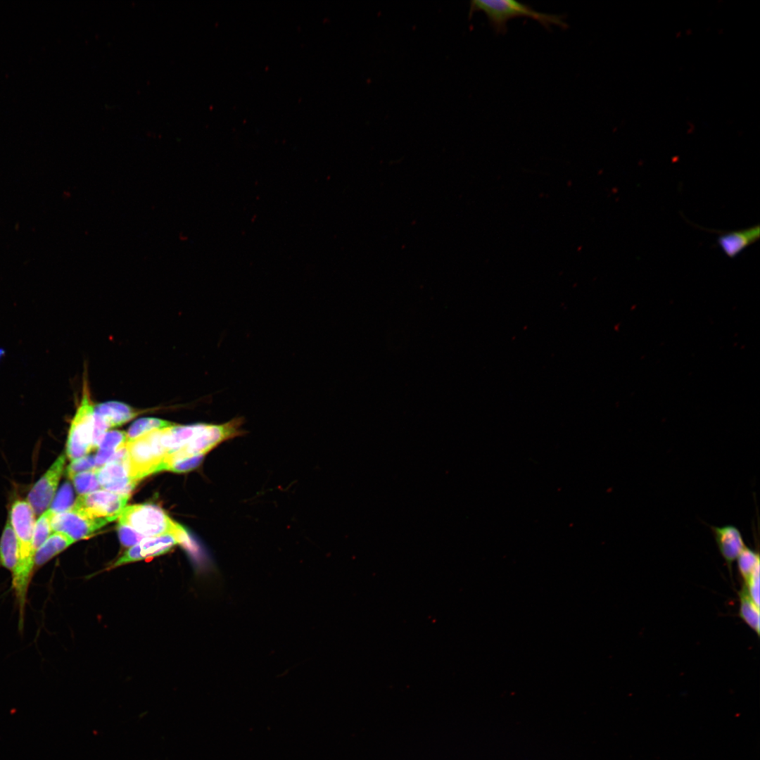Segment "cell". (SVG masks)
I'll return each instance as SVG.
<instances>
[{"label": "cell", "mask_w": 760, "mask_h": 760, "mask_svg": "<svg viewBox=\"0 0 760 760\" xmlns=\"http://www.w3.org/2000/svg\"><path fill=\"white\" fill-rule=\"evenodd\" d=\"M9 521L19 548V562L12 575V588L18 605L19 626H23L29 584L34 569L33 533L35 514L27 501L18 500L12 505Z\"/></svg>", "instance_id": "6da1fadb"}, {"label": "cell", "mask_w": 760, "mask_h": 760, "mask_svg": "<svg viewBox=\"0 0 760 760\" xmlns=\"http://www.w3.org/2000/svg\"><path fill=\"white\" fill-rule=\"evenodd\" d=\"M482 11L497 34H505L507 22L514 18L526 17L538 22L546 29L558 26L566 29L568 25L562 15L550 14L534 10L528 5L513 0H476L470 5V13Z\"/></svg>", "instance_id": "7a4b0ae2"}, {"label": "cell", "mask_w": 760, "mask_h": 760, "mask_svg": "<svg viewBox=\"0 0 760 760\" xmlns=\"http://www.w3.org/2000/svg\"><path fill=\"white\" fill-rule=\"evenodd\" d=\"M118 519V523L129 526L145 537L172 534L184 545L191 547L186 530L157 505L139 504L125 507Z\"/></svg>", "instance_id": "3957f363"}, {"label": "cell", "mask_w": 760, "mask_h": 760, "mask_svg": "<svg viewBox=\"0 0 760 760\" xmlns=\"http://www.w3.org/2000/svg\"><path fill=\"white\" fill-rule=\"evenodd\" d=\"M243 424L242 417H234L222 424L204 423L202 429L196 436L165 457L160 471L175 461L198 455L205 456L222 443L243 436L246 433L243 429Z\"/></svg>", "instance_id": "277c9868"}, {"label": "cell", "mask_w": 760, "mask_h": 760, "mask_svg": "<svg viewBox=\"0 0 760 760\" xmlns=\"http://www.w3.org/2000/svg\"><path fill=\"white\" fill-rule=\"evenodd\" d=\"M161 430H154L126 443L130 477L137 483L160 472L167 453L160 442Z\"/></svg>", "instance_id": "5b68a950"}, {"label": "cell", "mask_w": 760, "mask_h": 760, "mask_svg": "<svg viewBox=\"0 0 760 760\" xmlns=\"http://www.w3.org/2000/svg\"><path fill=\"white\" fill-rule=\"evenodd\" d=\"M94 410L87 382L84 381L81 400L68 431L66 455L71 461L86 456L93 450Z\"/></svg>", "instance_id": "8992f818"}, {"label": "cell", "mask_w": 760, "mask_h": 760, "mask_svg": "<svg viewBox=\"0 0 760 760\" xmlns=\"http://www.w3.org/2000/svg\"><path fill=\"white\" fill-rule=\"evenodd\" d=\"M129 497L127 495L98 490L78 497L72 509L87 518L110 522L118 518Z\"/></svg>", "instance_id": "52a82bcc"}, {"label": "cell", "mask_w": 760, "mask_h": 760, "mask_svg": "<svg viewBox=\"0 0 760 760\" xmlns=\"http://www.w3.org/2000/svg\"><path fill=\"white\" fill-rule=\"evenodd\" d=\"M66 457L61 455L30 489L27 501L35 515H41L49 509L64 470Z\"/></svg>", "instance_id": "ba28073f"}, {"label": "cell", "mask_w": 760, "mask_h": 760, "mask_svg": "<svg viewBox=\"0 0 760 760\" xmlns=\"http://www.w3.org/2000/svg\"><path fill=\"white\" fill-rule=\"evenodd\" d=\"M108 522L87 518L73 509L54 514L51 519L53 532L63 533L74 541L86 538Z\"/></svg>", "instance_id": "9c48e42d"}, {"label": "cell", "mask_w": 760, "mask_h": 760, "mask_svg": "<svg viewBox=\"0 0 760 760\" xmlns=\"http://www.w3.org/2000/svg\"><path fill=\"white\" fill-rule=\"evenodd\" d=\"M179 543L184 544L180 538L172 534L146 537L137 544L130 547L114 562L111 568L163 555Z\"/></svg>", "instance_id": "30bf717a"}, {"label": "cell", "mask_w": 760, "mask_h": 760, "mask_svg": "<svg viewBox=\"0 0 760 760\" xmlns=\"http://www.w3.org/2000/svg\"><path fill=\"white\" fill-rule=\"evenodd\" d=\"M101 488L120 495H129L138 483L129 476L128 460L110 461L97 469Z\"/></svg>", "instance_id": "8fae6325"}, {"label": "cell", "mask_w": 760, "mask_h": 760, "mask_svg": "<svg viewBox=\"0 0 760 760\" xmlns=\"http://www.w3.org/2000/svg\"><path fill=\"white\" fill-rule=\"evenodd\" d=\"M710 527L718 549L731 573L733 563L747 546L742 533L736 526L731 524Z\"/></svg>", "instance_id": "7c38bea8"}, {"label": "cell", "mask_w": 760, "mask_h": 760, "mask_svg": "<svg viewBox=\"0 0 760 760\" xmlns=\"http://www.w3.org/2000/svg\"><path fill=\"white\" fill-rule=\"evenodd\" d=\"M759 236L760 228L756 224L746 229L722 232L717 239V243L727 257L734 258L757 241Z\"/></svg>", "instance_id": "4fadbf2b"}, {"label": "cell", "mask_w": 760, "mask_h": 760, "mask_svg": "<svg viewBox=\"0 0 760 760\" xmlns=\"http://www.w3.org/2000/svg\"><path fill=\"white\" fill-rule=\"evenodd\" d=\"M94 412L110 429L130 421L141 412L124 403L113 400L95 405Z\"/></svg>", "instance_id": "5bb4252c"}, {"label": "cell", "mask_w": 760, "mask_h": 760, "mask_svg": "<svg viewBox=\"0 0 760 760\" xmlns=\"http://www.w3.org/2000/svg\"><path fill=\"white\" fill-rule=\"evenodd\" d=\"M204 423L189 425L174 424L161 430L160 442L167 455L177 451L196 436L203 428Z\"/></svg>", "instance_id": "9a60e30c"}, {"label": "cell", "mask_w": 760, "mask_h": 760, "mask_svg": "<svg viewBox=\"0 0 760 760\" xmlns=\"http://www.w3.org/2000/svg\"><path fill=\"white\" fill-rule=\"evenodd\" d=\"M19 562V548L18 540L8 520L0 539V564L8 569L11 576L15 572Z\"/></svg>", "instance_id": "2e32d148"}, {"label": "cell", "mask_w": 760, "mask_h": 760, "mask_svg": "<svg viewBox=\"0 0 760 760\" xmlns=\"http://www.w3.org/2000/svg\"><path fill=\"white\" fill-rule=\"evenodd\" d=\"M75 541L61 532H54L37 550L34 554V568H39L63 551Z\"/></svg>", "instance_id": "e0dca14e"}, {"label": "cell", "mask_w": 760, "mask_h": 760, "mask_svg": "<svg viewBox=\"0 0 760 760\" xmlns=\"http://www.w3.org/2000/svg\"><path fill=\"white\" fill-rule=\"evenodd\" d=\"M740 599L739 616L759 635V606L751 598L746 588L742 585L738 592Z\"/></svg>", "instance_id": "ac0fdd59"}, {"label": "cell", "mask_w": 760, "mask_h": 760, "mask_svg": "<svg viewBox=\"0 0 760 760\" xmlns=\"http://www.w3.org/2000/svg\"><path fill=\"white\" fill-rule=\"evenodd\" d=\"M175 424V423L153 417H143L136 420L128 429L127 443L132 441L139 436L154 430L164 429Z\"/></svg>", "instance_id": "d6986e66"}, {"label": "cell", "mask_w": 760, "mask_h": 760, "mask_svg": "<svg viewBox=\"0 0 760 760\" xmlns=\"http://www.w3.org/2000/svg\"><path fill=\"white\" fill-rule=\"evenodd\" d=\"M737 568L744 581L759 570V554L746 546L737 558Z\"/></svg>", "instance_id": "ffe728a7"}, {"label": "cell", "mask_w": 760, "mask_h": 760, "mask_svg": "<svg viewBox=\"0 0 760 760\" xmlns=\"http://www.w3.org/2000/svg\"><path fill=\"white\" fill-rule=\"evenodd\" d=\"M54 513L49 508L39 515L36 521L33 533V548L34 552L46 540L51 536V519Z\"/></svg>", "instance_id": "44dd1931"}, {"label": "cell", "mask_w": 760, "mask_h": 760, "mask_svg": "<svg viewBox=\"0 0 760 760\" xmlns=\"http://www.w3.org/2000/svg\"><path fill=\"white\" fill-rule=\"evenodd\" d=\"M70 479L72 480L77 493L80 495L94 492L101 488L97 478V469L79 473Z\"/></svg>", "instance_id": "7402d4cb"}, {"label": "cell", "mask_w": 760, "mask_h": 760, "mask_svg": "<svg viewBox=\"0 0 760 760\" xmlns=\"http://www.w3.org/2000/svg\"><path fill=\"white\" fill-rule=\"evenodd\" d=\"M74 502L72 486L68 482H65L54 497L49 509L54 514L61 513L70 509Z\"/></svg>", "instance_id": "603a6c76"}, {"label": "cell", "mask_w": 760, "mask_h": 760, "mask_svg": "<svg viewBox=\"0 0 760 760\" xmlns=\"http://www.w3.org/2000/svg\"><path fill=\"white\" fill-rule=\"evenodd\" d=\"M127 443V433L119 430H113L106 432L102 436L98 448L99 450L115 452L118 449L125 446Z\"/></svg>", "instance_id": "cb8c5ba5"}, {"label": "cell", "mask_w": 760, "mask_h": 760, "mask_svg": "<svg viewBox=\"0 0 760 760\" xmlns=\"http://www.w3.org/2000/svg\"><path fill=\"white\" fill-rule=\"evenodd\" d=\"M96 467L95 457L92 455H86L82 457L72 460L70 464L66 469L67 475L71 479L75 475L89 471Z\"/></svg>", "instance_id": "d4e9b609"}, {"label": "cell", "mask_w": 760, "mask_h": 760, "mask_svg": "<svg viewBox=\"0 0 760 760\" xmlns=\"http://www.w3.org/2000/svg\"><path fill=\"white\" fill-rule=\"evenodd\" d=\"M118 532L120 541L122 545L132 547L146 537L128 525L118 523Z\"/></svg>", "instance_id": "484cf974"}, {"label": "cell", "mask_w": 760, "mask_h": 760, "mask_svg": "<svg viewBox=\"0 0 760 760\" xmlns=\"http://www.w3.org/2000/svg\"><path fill=\"white\" fill-rule=\"evenodd\" d=\"M204 455H198L175 461L168 465L165 470L177 473L187 472L197 468L203 460Z\"/></svg>", "instance_id": "4316f807"}]
</instances>
